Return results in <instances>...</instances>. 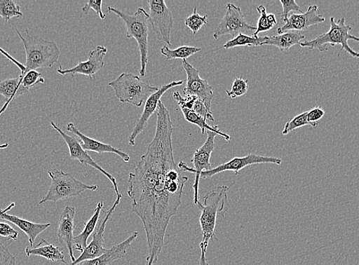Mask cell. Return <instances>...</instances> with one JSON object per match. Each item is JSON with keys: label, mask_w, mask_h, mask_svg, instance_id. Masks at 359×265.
Instances as JSON below:
<instances>
[{"label": "cell", "mask_w": 359, "mask_h": 265, "mask_svg": "<svg viewBox=\"0 0 359 265\" xmlns=\"http://www.w3.org/2000/svg\"><path fill=\"white\" fill-rule=\"evenodd\" d=\"M108 12L116 14L118 18L124 22L126 27V37L128 39H135L137 43H138L141 63L140 74L142 78H144L147 76L149 62V14L143 8H139L136 13L132 14L109 6Z\"/></svg>", "instance_id": "4"}, {"label": "cell", "mask_w": 359, "mask_h": 265, "mask_svg": "<svg viewBox=\"0 0 359 265\" xmlns=\"http://www.w3.org/2000/svg\"><path fill=\"white\" fill-rule=\"evenodd\" d=\"M201 50V48L191 46H182L172 50L170 49L168 46H165L161 48L160 53L165 57L168 61H170V60L172 59L187 60Z\"/></svg>", "instance_id": "28"}, {"label": "cell", "mask_w": 359, "mask_h": 265, "mask_svg": "<svg viewBox=\"0 0 359 265\" xmlns=\"http://www.w3.org/2000/svg\"><path fill=\"white\" fill-rule=\"evenodd\" d=\"M249 90V85H248V80H244L243 78L236 79L232 85V89L226 90L227 96L232 99H236L245 95Z\"/></svg>", "instance_id": "33"}, {"label": "cell", "mask_w": 359, "mask_h": 265, "mask_svg": "<svg viewBox=\"0 0 359 265\" xmlns=\"http://www.w3.org/2000/svg\"><path fill=\"white\" fill-rule=\"evenodd\" d=\"M108 85L114 89L116 98L122 104H130L137 107H142L153 93L159 90L130 73H123Z\"/></svg>", "instance_id": "6"}, {"label": "cell", "mask_w": 359, "mask_h": 265, "mask_svg": "<svg viewBox=\"0 0 359 265\" xmlns=\"http://www.w3.org/2000/svg\"><path fill=\"white\" fill-rule=\"evenodd\" d=\"M22 81V78L20 75L18 78L6 79L0 82V95L6 99L4 106L0 109V116L5 112L14 99L29 93V90L23 87Z\"/></svg>", "instance_id": "23"}, {"label": "cell", "mask_w": 359, "mask_h": 265, "mask_svg": "<svg viewBox=\"0 0 359 265\" xmlns=\"http://www.w3.org/2000/svg\"><path fill=\"white\" fill-rule=\"evenodd\" d=\"M23 16L20 6L13 0H0V17L7 22L13 18H21Z\"/></svg>", "instance_id": "30"}, {"label": "cell", "mask_w": 359, "mask_h": 265, "mask_svg": "<svg viewBox=\"0 0 359 265\" xmlns=\"http://www.w3.org/2000/svg\"><path fill=\"white\" fill-rule=\"evenodd\" d=\"M15 207V203H12L6 209L0 210V219L10 222L11 224L20 228L25 234L27 235L30 245L29 247H33L37 236L49 228L50 224H36V222L24 219L19 217L7 215V212L11 210Z\"/></svg>", "instance_id": "20"}, {"label": "cell", "mask_w": 359, "mask_h": 265, "mask_svg": "<svg viewBox=\"0 0 359 265\" xmlns=\"http://www.w3.org/2000/svg\"><path fill=\"white\" fill-rule=\"evenodd\" d=\"M182 113L184 114L185 121L188 123L194 124L201 128V132L204 135L205 131H210L217 133L218 135L223 137V138L226 141L229 142L231 140V137L229 135L226 133L222 132L219 130L218 126H211L209 125L207 123L206 119L203 118L202 116L198 114H195L193 111L187 109H181Z\"/></svg>", "instance_id": "26"}, {"label": "cell", "mask_w": 359, "mask_h": 265, "mask_svg": "<svg viewBox=\"0 0 359 265\" xmlns=\"http://www.w3.org/2000/svg\"><path fill=\"white\" fill-rule=\"evenodd\" d=\"M13 27L22 41L27 61L25 64L20 63L2 48H0V53L20 68V75L24 76L30 71H37L40 68H50L58 61L61 50L55 41L31 36L29 29L22 34L14 25Z\"/></svg>", "instance_id": "2"}, {"label": "cell", "mask_w": 359, "mask_h": 265, "mask_svg": "<svg viewBox=\"0 0 359 265\" xmlns=\"http://www.w3.org/2000/svg\"><path fill=\"white\" fill-rule=\"evenodd\" d=\"M22 78V83L25 88L30 90L35 88L39 84L45 83L44 78H42L41 74L37 71H30L24 76L20 75Z\"/></svg>", "instance_id": "34"}, {"label": "cell", "mask_w": 359, "mask_h": 265, "mask_svg": "<svg viewBox=\"0 0 359 265\" xmlns=\"http://www.w3.org/2000/svg\"><path fill=\"white\" fill-rule=\"evenodd\" d=\"M191 111L202 116L203 118L206 119V121H215L212 111L210 112V111L207 109L206 106H205L204 102L198 98L194 102Z\"/></svg>", "instance_id": "35"}, {"label": "cell", "mask_w": 359, "mask_h": 265, "mask_svg": "<svg viewBox=\"0 0 359 265\" xmlns=\"http://www.w3.org/2000/svg\"><path fill=\"white\" fill-rule=\"evenodd\" d=\"M0 265H16V258L7 247L0 242Z\"/></svg>", "instance_id": "39"}, {"label": "cell", "mask_w": 359, "mask_h": 265, "mask_svg": "<svg viewBox=\"0 0 359 265\" xmlns=\"http://www.w3.org/2000/svg\"><path fill=\"white\" fill-rule=\"evenodd\" d=\"M200 265H209L208 261L206 257V252L201 250V256L200 259Z\"/></svg>", "instance_id": "41"}, {"label": "cell", "mask_w": 359, "mask_h": 265, "mask_svg": "<svg viewBox=\"0 0 359 265\" xmlns=\"http://www.w3.org/2000/svg\"><path fill=\"white\" fill-rule=\"evenodd\" d=\"M330 29L327 32L322 34L314 39L302 42L300 46L302 48H309L311 50L318 49L320 51L327 50V46H341V50L338 53L340 55L341 51L344 50L353 57L359 58V53H356L348 44V40H353L359 42V37L351 35L350 32L352 27L346 24V19L341 18L336 22L334 17L330 20Z\"/></svg>", "instance_id": "5"}, {"label": "cell", "mask_w": 359, "mask_h": 265, "mask_svg": "<svg viewBox=\"0 0 359 265\" xmlns=\"http://www.w3.org/2000/svg\"><path fill=\"white\" fill-rule=\"evenodd\" d=\"M122 196V194L117 196L114 206L109 210H102V212H104V215L102 216L95 231H94L92 241L88 245L86 249L83 250L79 259H76L74 262L69 264H67V265H78L84 261L98 258L106 252L107 250L104 246V233L107 224L109 219L113 216V213L118 205L121 203Z\"/></svg>", "instance_id": "11"}, {"label": "cell", "mask_w": 359, "mask_h": 265, "mask_svg": "<svg viewBox=\"0 0 359 265\" xmlns=\"http://www.w3.org/2000/svg\"><path fill=\"white\" fill-rule=\"evenodd\" d=\"M304 38L300 32L289 31L278 36H266L263 46H273L280 50H288L293 46L301 44Z\"/></svg>", "instance_id": "25"}, {"label": "cell", "mask_w": 359, "mask_h": 265, "mask_svg": "<svg viewBox=\"0 0 359 265\" xmlns=\"http://www.w3.org/2000/svg\"><path fill=\"white\" fill-rule=\"evenodd\" d=\"M0 236L10 239V240L17 241L19 232L6 222H0Z\"/></svg>", "instance_id": "38"}, {"label": "cell", "mask_w": 359, "mask_h": 265, "mask_svg": "<svg viewBox=\"0 0 359 265\" xmlns=\"http://www.w3.org/2000/svg\"><path fill=\"white\" fill-rule=\"evenodd\" d=\"M149 7V22L152 31L158 40L172 46V34L174 28V18L165 0H148Z\"/></svg>", "instance_id": "9"}, {"label": "cell", "mask_w": 359, "mask_h": 265, "mask_svg": "<svg viewBox=\"0 0 359 265\" xmlns=\"http://www.w3.org/2000/svg\"><path fill=\"white\" fill-rule=\"evenodd\" d=\"M8 147V143H5V144H0V150H2V149H6Z\"/></svg>", "instance_id": "42"}, {"label": "cell", "mask_w": 359, "mask_h": 265, "mask_svg": "<svg viewBox=\"0 0 359 265\" xmlns=\"http://www.w3.org/2000/svg\"><path fill=\"white\" fill-rule=\"evenodd\" d=\"M76 208L67 206L60 217L57 236L60 243L67 250L70 259L74 262V232L75 229L74 217Z\"/></svg>", "instance_id": "18"}, {"label": "cell", "mask_w": 359, "mask_h": 265, "mask_svg": "<svg viewBox=\"0 0 359 265\" xmlns=\"http://www.w3.org/2000/svg\"><path fill=\"white\" fill-rule=\"evenodd\" d=\"M173 125L168 109L161 100L156 135L128 179L127 193L133 201V212L142 220L147 235V265L155 264L163 250L170 220L181 206L188 182L175 163Z\"/></svg>", "instance_id": "1"}, {"label": "cell", "mask_w": 359, "mask_h": 265, "mask_svg": "<svg viewBox=\"0 0 359 265\" xmlns=\"http://www.w3.org/2000/svg\"><path fill=\"white\" fill-rule=\"evenodd\" d=\"M266 39V36L255 38L253 36L244 35V34H241V35H238L232 40L228 41L224 48L225 49H231L244 46H263V43Z\"/></svg>", "instance_id": "29"}, {"label": "cell", "mask_w": 359, "mask_h": 265, "mask_svg": "<svg viewBox=\"0 0 359 265\" xmlns=\"http://www.w3.org/2000/svg\"><path fill=\"white\" fill-rule=\"evenodd\" d=\"M104 207V203L99 202L93 216L87 222H84V228L81 233L74 237V249L75 250L83 252L86 249L88 238L94 233L98 225L101 212Z\"/></svg>", "instance_id": "24"}, {"label": "cell", "mask_w": 359, "mask_h": 265, "mask_svg": "<svg viewBox=\"0 0 359 265\" xmlns=\"http://www.w3.org/2000/svg\"><path fill=\"white\" fill-rule=\"evenodd\" d=\"M256 27L248 24L241 8L233 4H226V12L213 33V38L218 39L219 37L230 35L233 39L241 34L253 36Z\"/></svg>", "instance_id": "10"}, {"label": "cell", "mask_w": 359, "mask_h": 265, "mask_svg": "<svg viewBox=\"0 0 359 265\" xmlns=\"http://www.w3.org/2000/svg\"><path fill=\"white\" fill-rule=\"evenodd\" d=\"M50 125L53 126V129L62 136V138L67 144L68 149H69L72 159L79 161L81 165L90 166L97 170L98 172L105 175L109 179L111 183L113 184L116 196L121 194L118 191V184L116 178L106 172L104 168H101L96 161H93L88 151L83 149L78 139L75 138L74 136L67 135L53 121L50 122Z\"/></svg>", "instance_id": "13"}, {"label": "cell", "mask_w": 359, "mask_h": 265, "mask_svg": "<svg viewBox=\"0 0 359 265\" xmlns=\"http://www.w3.org/2000/svg\"><path fill=\"white\" fill-rule=\"evenodd\" d=\"M182 65L187 74L186 87L183 90L184 96H194L201 100L211 112V105L215 93L210 84L200 76L196 70L187 60H182Z\"/></svg>", "instance_id": "12"}, {"label": "cell", "mask_w": 359, "mask_h": 265, "mask_svg": "<svg viewBox=\"0 0 359 265\" xmlns=\"http://www.w3.org/2000/svg\"><path fill=\"white\" fill-rule=\"evenodd\" d=\"M259 164H275L276 165H280L282 161L278 158L262 156L251 153L245 157L234 158L225 164L212 168L210 170H208V172H203L201 174V178H210L224 172H233L236 175H238L239 172L245 168Z\"/></svg>", "instance_id": "14"}, {"label": "cell", "mask_w": 359, "mask_h": 265, "mask_svg": "<svg viewBox=\"0 0 359 265\" xmlns=\"http://www.w3.org/2000/svg\"><path fill=\"white\" fill-rule=\"evenodd\" d=\"M280 3L283 7V11L280 13L281 19L285 22L288 18V14L292 11H297L303 13L300 6H299L295 0H280Z\"/></svg>", "instance_id": "36"}, {"label": "cell", "mask_w": 359, "mask_h": 265, "mask_svg": "<svg viewBox=\"0 0 359 265\" xmlns=\"http://www.w3.org/2000/svg\"><path fill=\"white\" fill-rule=\"evenodd\" d=\"M325 111L320 107H316L307 111V121L313 124H318V121L325 116Z\"/></svg>", "instance_id": "40"}, {"label": "cell", "mask_w": 359, "mask_h": 265, "mask_svg": "<svg viewBox=\"0 0 359 265\" xmlns=\"http://www.w3.org/2000/svg\"><path fill=\"white\" fill-rule=\"evenodd\" d=\"M306 125H311L313 128L318 127V124H313L307 121V111L301 114L296 116L292 121H290L286 123L284 128V130L282 131V135H287L290 132H292L299 128H302Z\"/></svg>", "instance_id": "32"}, {"label": "cell", "mask_w": 359, "mask_h": 265, "mask_svg": "<svg viewBox=\"0 0 359 265\" xmlns=\"http://www.w3.org/2000/svg\"><path fill=\"white\" fill-rule=\"evenodd\" d=\"M107 53V48L104 46H97L95 49L90 51L88 61L79 62L75 67L70 69H63L60 66L57 72L61 75L71 74L73 76L75 74H82L88 76L90 81L95 79L96 74L104 66V57Z\"/></svg>", "instance_id": "16"}, {"label": "cell", "mask_w": 359, "mask_h": 265, "mask_svg": "<svg viewBox=\"0 0 359 265\" xmlns=\"http://www.w3.org/2000/svg\"><path fill=\"white\" fill-rule=\"evenodd\" d=\"M259 13V19L257 23V27L254 33L253 37L258 38L260 33L270 31L277 25V19L275 14H267L266 6L261 5L257 7Z\"/></svg>", "instance_id": "27"}, {"label": "cell", "mask_w": 359, "mask_h": 265, "mask_svg": "<svg viewBox=\"0 0 359 265\" xmlns=\"http://www.w3.org/2000/svg\"><path fill=\"white\" fill-rule=\"evenodd\" d=\"M138 236L139 233L134 232L129 238H127L126 240L107 250L106 252L100 256V257L84 261L79 265H109L113 264L116 261L124 257L127 250L130 249L132 243Z\"/></svg>", "instance_id": "21"}, {"label": "cell", "mask_w": 359, "mask_h": 265, "mask_svg": "<svg viewBox=\"0 0 359 265\" xmlns=\"http://www.w3.org/2000/svg\"><path fill=\"white\" fill-rule=\"evenodd\" d=\"M27 257L39 256L53 262H62L65 265L67 263L65 259V252L61 247L49 243L46 238H42L41 242L35 247H27L25 250Z\"/></svg>", "instance_id": "22"}, {"label": "cell", "mask_w": 359, "mask_h": 265, "mask_svg": "<svg viewBox=\"0 0 359 265\" xmlns=\"http://www.w3.org/2000/svg\"><path fill=\"white\" fill-rule=\"evenodd\" d=\"M208 15H201L198 11H196V8H194L193 13L185 20V25L187 28L190 29L193 35H196L203 25L208 24Z\"/></svg>", "instance_id": "31"}, {"label": "cell", "mask_w": 359, "mask_h": 265, "mask_svg": "<svg viewBox=\"0 0 359 265\" xmlns=\"http://www.w3.org/2000/svg\"><path fill=\"white\" fill-rule=\"evenodd\" d=\"M67 131L76 135L79 138V142L83 150L87 151H93L100 154L113 153L121 157L125 162H129L130 157L121 149H118L112 147V145L99 142L97 140L90 138L85 135L75 126L72 123H67Z\"/></svg>", "instance_id": "19"}, {"label": "cell", "mask_w": 359, "mask_h": 265, "mask_svg": "<svg viewBox=\"0 0 359 265\" xmlns=\"http://www.w3.org/2000/svg\"><path fill=\"white\" fill-rule=\"evenodd\" d=\"M184 83L183 81H179L164 85V86L160 88L157 92L153 93L147 102H145L143 113L139 118L138 122H137L133 128L129 140H128V142H129L131 147H134L137 137L144 130L145 128L148 125L149 118L156 113V111L158 110L159 102L161 100L162 96L170 89L182 86Z\"/></svg>", "instance_id": "15"}, {"label": "cell", "mask_w": 359, "mask_h": 265, "mask_svg": "<svg viewBox=\"0 0 359 265\" xmlns=\"http://www.w3.org/2000/svg\"><path fill=\"white\" fill-rule=\"evenodd\" d=\"M318 6L311 5L306 13L301 14L292 13L285 22L283 27L277 29L278 35L289 31H305L313 25L324 22V17L318 14Z\"/></svg>", "instance_id": "17"}, {"label": "cell", "mask_w": 359, "mask_h": 265, "mask_svg": "<svg viewBox=\"0 0 359 265\" xmlns=\"http://www.w3.org/2000/svg\"><path fill=\"white\" fill-rule=\"evenodd\" d=\"M228 186H219L217 190L208 192L201 201L198 208L201 211L200 225L203 239L201 250L207 253L210 240L217 238L215 234L217 218L219 213H226L229 207Z\"/></svg>", "instance_id": "3"}, {"label": "cell", "mask_w": 359, "mask_h": 265, "mask_svg": "<svg viewBox=\"0 0 359 265\" xmlns=\"http://www.w3.org/2000/svg\"><path fill=\"white\" fill-rule=\"evenodd\" d=\"M102 0H90V1L82 8V13L88 14L89 11L93 10L99 15L101 20H104L106 18V15L102 13Z\"/></svg>", "instance_id": "37"}, {"label": "cell", "mask_w": 359, "mask_h": 265, "mask_svg": "<svg viewBox=\"0 0 359 265\" xmlns=\"http://www.w3.org/2000/svg\"><path fill=\"white\" fill-rule=\"evenodd\" d=\"M51 184L48 193L39 202V205L46 202H58L76 198L84 191H97V185H88L76 179L72 175L65 173L63 170H48Z\"/></svg>", "instance_id": "7"}, {"label": "cell", "mask_w": 359, "mask_h": 265, "mask_svg": "<svg viewBox=\"0 0 359 265\" xmlns=\"http://www.w3.org/2000/svg\"><path fill=\"white\" fill-rule=\"evenodd\" d=\"M207 133V141L205 142L202 147L196 150L194 154V157L191 160L194 168H190L184 161L180 162L177 165L183 172L195 175L194 184H193L194 201L198 206L201 204L199 186L201 174L203 172H208V170L212 169L210 158L213 150L216 147L215 139L217 134L210 131H208Z\"/></svg>", "instance_id": "8"}]
</instances>
